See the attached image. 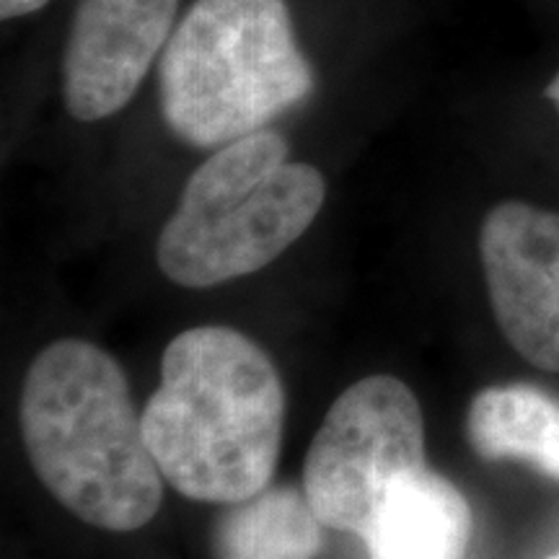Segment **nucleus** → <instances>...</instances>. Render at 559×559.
Here are the masks:
<instances>
[{"instance_id":"nucleus-4","label":"nucleus","mask_w":559,"mask_h":559,"mask_svg":"<svg viewBox=\"0 0 559 559\" xmlns=\"http://www.w3.org/2000/svg\"><path fill=\"white\" fill-rule=\"evenodd\" d=\"M324 198L321 171L288 160L280 132H251L215 151L187 181L158 236V267L181 288L247 277L309 230Z\"/></svg>"},{"instance_id":"nucleus-2","label":"nucleus","mask_w":559,"mask_h":559,"mask_svg":"<svg viewBox=\"0 0 559 559\" xmlns=\"http://www.w3.org/2000/svg\"><path fill=\"white\" fill-rule=\"evenodd\" d=\"M21 436L47 492L88 526L135 531L156 519L164 474L145 443L120 362L86 340H58L26 370Z\"/></svg>"},{"instance_id":"nucleus-9","label":"nucleus","mask_w":559,"mask_h":559,"mask_svg":"<svg viewBox=\"0 0 559 559\" xmlns=\"http://www.w3.org/2000/svg\"><path fill=\"white\" fill-rule=\"evenodd\" d=\"M466 438L485 461H521L559 481V400L528 383L481 389L466 412Z\"/></svg>"},{"instance_id":"nucleus-6","label":"nucleus","mask_w":559,"mask_h":559,"mask_svg":"<svg viewBox=\"0 0 559 559\" xmlns=\"http://www.w3.org/2000/svg\"><path fill=\"white\" fill-rule=\"evenodd\" d=\"M479 257L506 340L536 368L559 373V213L500 202L481 223Z\"/></svg>"},{"instance_id":"nucleus-7","label":"nucleus","mask_w":559,"mask_h":559,"mask_svg":"<svg viewBox=\"0 0 559 559\" xmlns=\"http://www.w3.org/2000/svg\"><path fill=\"white\" fill-rule=\"evenodd\" d=\"M179 0H81L66 50V107L99 122L120 111L169 41Z\"/></svg>"},{"instance_id":"nucleus-12","label":"nucleus","mask_w":559,"mask_h":559,"mask_svg":"<svg viewBox=\"0 0 559 559\" xmlns=\"http://www.w3.org/2000/svg\"><path fill=\"white\" fill-rule=\"evenodd\" d=\"M547 96L551 99V104H555L557 111H559V73L551 79V83L547 86Z\"/></svg>"},{"instance_id":"nucleus-11","label":"nucleus","mask_w":559,"mask_h":559,"mask_svg":"<svg viewBox=\"0 0 559 559\" xmlns=\"http://www.w3.org/2000/svg\"><path fill=\"white\" fill-rule=\"evenodd\" d=\"M50 0H0V16L3 19H19L26 13L39 11L41 5H47Z\"/></svg>"},{"instance_id":"nucleus-8","label":"nucleus","mask_w":559,"mask_h":559,"mask_svg":"<svg viewBox=\"0 0 559 559\" xmlns=\"http://www.w3.org/2000/svg\"><path fill=\"white\" fill-rule=\"evenodd\" d=\"M472 508L428 464L389 485L360 539L370 559H466Z\"/></svg>"},{"instance_id":"nucleus-10","label":"nucleus","mask_w":559,"mask_h":559,"mask_svg":"<svg viewBox=\"0 0 559 559\" xmlns=\"http://www.w3.org/2000/svg\"><path fill=\"white\" fill-rule=\"evenodd\" d=\"M226 508L215 523V559H317L324 547V523L296 487H267Z\"/></svg>"},{"instance_id":"nucleus-13","label":"nucleus","mask_w":559,"mask_h":559,"mask_svg":"<svg viewBox=\"0 0 559 559\" xmlns=\"http://www.w3.org/2000/svg\"><path fill=\"white\" fill-rule=\"evenodd\" d=\"M547 559H559V555H551V557H547Z\"/></svg>"},{"instance_id":"nucleus-3","label":"nucleus","mask_w":559,"mask_h":559,"mask_svg":"<svg viewBox=\"0 0 559 559\" xmlns=\"http://www.w3.org/2000/svg\"><path fill=\"white\" fill-rule=\"evenodd\" d=\"M160 109L185 143L223 148L313 88L285 0H198L158 66Z\"/></svg>"},{"instance_id":"nucleus-5","label":"nucleus","mask_w":559,"mask_h":559,"mask_svg":"<svg viewBox=\"0 0 559 559\" xmlns=\"http://www.w3.org/2000/svg\"><path fill=\"white\" fill-rule=\"evenodd\" d=\"M425 466V419L407 383L368 376L334 400L311 440L304 492L326 528L360 536L389 485Z\"/></svg>"},{"instance_id":"nucleus-1","label":"nucleus","mask_w":559,"mask_h":559,"mask_svg":"<svg viewBox=\"0 0 559 559\" xmlns=\"http://www.w3.org/2000/svg\"><path fill=\"white\" fill-rule=\"evenodd\" d=\"M140 417L160 474L185 498L236 506L275 477L285 389L267 353L247 334L228 326L177 334Z\"/></svg>"}]
</instances>
